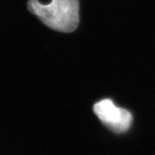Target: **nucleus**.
Here are the masks:
<instances>
[{
  "mask_svg": "<svg viewBox=\"0 0 155 155\" xmlns=\"http://www.w3.org/2000/svg\"><path fill=\"white\" fill-rule=\"evenodd\" d=\"M95 114L100 121L116 133H122L130 127L133 117L131 113L117 106L110 99H104L95 104Z\"/></svg>",
  "mask_w": 155,
  "mask_h": 155,
  "instance_id": "nucleus-2",
  "label": "nucleus"
},
{
  "mask_svg": "<svg viewBox=\"0 0 155 155\" xmlns=\"http://www.w3.org/2000/svg\"><path fill=\"white\" fill-rule=\"evenodd\" d=\"M28 11L48 28L60 32L74 31L79 22L78 0H52L48 5L38 0H29Z\"/></svg>",
  "mask_w": 155,
  "mask_h": 155,
  "instance_id": "nucleus-1",
  "label": "nucleus"
}]
</instances>
